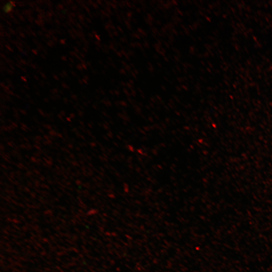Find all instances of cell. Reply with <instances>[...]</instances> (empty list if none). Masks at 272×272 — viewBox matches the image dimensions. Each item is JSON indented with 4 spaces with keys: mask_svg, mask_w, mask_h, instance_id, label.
I'll return each instance as SVG.
<instances>
[{
    "mask_svg": "<svg viewBox=\"0 0 272 272\" xmlns=\"http://www.w3.org/2000/svg\"><path fill=\"white\" fill-rule=\"evenodd\" d=\"M13 4L12 2H8L4 6L3 10L5 13H9L13 8Z\"/></svg>",
    "mask_w": 272,
    "mask_h": 272,
    "instance_id": "6da1fadb",
    "label": "cell"
}]
</instances>
